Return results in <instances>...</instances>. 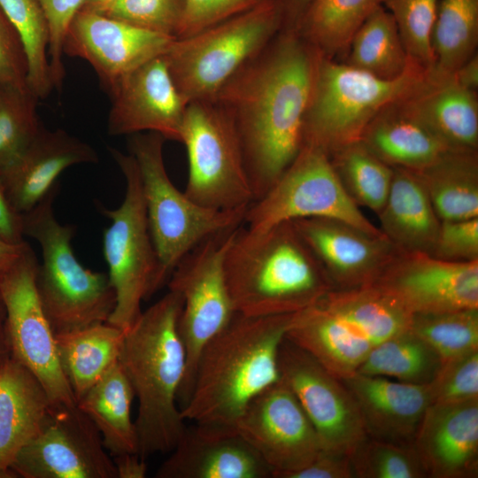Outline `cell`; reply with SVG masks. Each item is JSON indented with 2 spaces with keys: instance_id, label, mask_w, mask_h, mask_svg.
<instances>
[{
  "instance_id": "21",
  "label": "cell",
  "mask_w": 478,
  "mask_h": 478,
  "mask_svg": "<svg viewBox=\"0 0 478 478\" xmlns=\"http://www.w3.org/2000/svg\"><path fill=\"white\" fill-rule=\"evenodd\" d=\"M326 274L332 289L370 285L400 251L385 236L342 220H291Z\"/></svg>"
},
{
  "instance_id": "17",
  "label": "cell",
  "mask_w": 478,
  "mask_h": 478,
  "mask_svg": "<svg viewBox=\"0 0 478 478\" xmlns=\"http://www.w3.org/2000/svg\"><path fill=\"white\" fill-rule=\"evenodd\" d=\"M235 427L270 467L272 478H286L322 449L313 425L281 379L251 399Z\"/></svg>"
},
{
  "instance_id": "19",
  "label": "cell",
  "mask_w": 478,
  "mask_h": 478,
  "mask_svg": "<svg viewBox=\"0 0 478 478\" xmlns=\"http://www.w3.org/2000/svg\"><path fill=\"white\" fill-rule=\"evenodd\" d=\"M175 37L81 8L64 41V54L87 61L108 91L139 66L163 55Z\"/></svg>"
},
{
  "instance_id": "55",
  "label": "cell",
  "mask_w": 478,
  "mask_h": 478,
  "mask_svg": "<svg viewBox=\"0 0 478 478\" xmlns=\"http://www.w3.org/2000/svg\"><path fill=\"white\" fill-rule=\"evenodd\" d=\"M11 358V350L6 328V312L0 296V366Z\"/></svg>"
},
{
  "instance_id": "1",
  "label": "cell",
  "mask_w": 478,
  "mask_h": 478,
  "mask_svg": "<svg viewBox=\"0 0 478 478\" xmlns=\"http://www.w3.org/2000/svg\"><path fill=\"white\" fill-rule=\"evenodd\" d=\"M319 52L294 30H281L220 89L214 100L230 114L253 202L296 158Z\"/></svg>"
},
{
  "instance_id": "40",
  "label": "cell",
  "mask_w": 478,
  "mask_h": 478,
  "mask_svg": "<svg viewBox=\"0 0 478 478\" xmlns=\"http://www.w3.org/2000/svg\"><path fill=\"white\" fill-rule=\"evenodd\" d=\"M38 98L30 89L3 88L0 101V173L14 164L42 126L36 113Z\"/></svg>"
},
{
  "instance_id": "38",
  "label": "cell",
  "mask_w": 478,
  "mask_h": 478,
  "mask_svg": "<svg viewBox=\"0 0 478 478\" xmlns=\"http://www.w3.org/2000/svg\"><path fill=\"white\" fill-rule=\"evenodd\" d=\"M0 8L18 33L27 60V83L38 99L53 85L48 58L49 29L37 0H0Z\"/></svg>"
},
{
  "instance_id": "43",
  "label": "cell",
  "mask_w": 478,
  "mask_h": 478,
  "mask_svg": "<svg viewBox=\"0 0 478 478\" xmlns=\"http://www.w3.org/2000/svg\"><path fill=\"white\" fill-rule=\"evenodd\" d=\"M90 11L176 38L184 12V0H112Z\"/></svg>"
},
{
  "instance_id": "7",
  "label": "cell",
  "mask_w": 478,
  "mask_h": 478,
  "mask_svg": "<svg viewBox=\"0 0 478 478\" xmlns=\"http://www.w3.org/2000/svg\"><path fill=\"white\" fill-rule=\"evenodd\" d=\"M428 73L413 66L401 77L385 80L320 55L304 120L303 144L329 156L359 141L380 112L416 92Z\"/></svg>"
},
{
  "instance_id": "2",
  "label": "cell",
  "mask_w": 478,
  "mask_h": 478,
  "mask_svg": "<svg viewBox=\"0 0 478 478\" xmlns=\"http://www.w3.org/2000/svg\"><path fill=\"white\" fill-rule=\"evenodd\" d=\"M292 314L236 313L210 339L198 356L189 395L180 406L183 420L235 426L251 399L280 381L279 350Z\"/></svg>"
},
{
  "instance_id": "27",
  "label": "cell",
  "mask_w": 478,
  "mask_h": 478,
  "mask_svg": "<svg viewBox=\"0 0 478 478\" xmlns=\"http://www.w3.org/2000/svg\"><path fill=\"white\" fill-rule=\"evenodd\" d=\"M404 107L451 149L478 150V98L452 75L428 73L424 84L401 101Z\"/></svg>"
},
{
  "instance_id": "50",
  "label": "cell",
  "mask_w": 478,
  "mask_h": 478,
  "mask_svg": "<svg viewBox=\"0 0 478 478\" xmlns=\"http://www.w3.org/2000/svg\"><path fill=\"white\" fill-rule=\"evenodd\" d=\"M0 239L19 244L24 240L22 214L11 204L0 173Z\"/></svg>"
},
{
  "instance_id": "45",
  "label": "cell",
  "mask_w": 478,
  "mask_h": 478,
  "mask_svg": "<svg viewBox=\"0 0 478 478\" xmlns=\"http://www.w3.org/2000/svg\"><path fill=\"white\" fill-rule=\"evenodd\" d=\"M49 29L48 58L53 89H60L66 75L64 41L69 26L86 0H37Z\"/></svg>"
},
{
  "instance_id": "28",
  "label": "cell",
  "mask_w": 478,
  "mask_h": 478,
  "mask_svg": "<svg viewBox=\"0 0 478 478\" xmlns=\"http://www.w3.org/2000/svg\"><path fill=\"white\" fill-rule=\"evenodd\" d=\"M377 215L379 229L400 251L432 254L441 220L413 171L393 167L390 189Z\"/></svg>"
},
{
  "instance_id": "56",
  "label": "cell",
  "mask_w": 478,
  "mask_h": 478,
  "mask_svg": "<svg viewBox=\"0 0 478 478\" xmlns=\"http://www.w3.org/2000/svg\"><path fill=\"white\" fill-rule=\"evenodd\" d=\"M112 0H86L81 8L88 10H94L98 8Z\"/></svg>"
},
{
  "instance_id": "46",
  "label": "cell",
  "mask_w": 478,
  "mask_h": 478,
  "mask_svg": "<svg viewBox=\"0 0 478 478\" xmlns=\"http://www.w3.org/2000/svg\"><path fill=\"white\" fill-rule=\"evenodd\" d=\"M267 1L269 0H184V12L176 38L192 35Z\"/></svg>"
},
{
  "instance_id": "47",
  "label": "cell",
  "mask_w": 478,
  "mask_h": 478,
  "mask_svg": "<svg viewBox=\"0 0 478 478\" xmlns=\"http://www.w3.org/2000/svg\"><path fill=\"white\" fill-rule=\"evenodd\" d=\"M431 255L455 262L478 260V217L441 221Z\"/></svg>"
},
{
  "instance_id": "8",
  "label": "cell",
  "mask_w": 478,
  "mask_h": 478,
  "mask_svg": "<svg viewBox=\"0 0 478 478\" xmlns=\"http://www.w3.org/2000/svg\"><path fill=\"white\" fill-rule=\"evenodd\" d=\"M281 27L280 0H269L192 35L175 38L163 58L184 103L214 100Z\"/></svg>"
},
{
  "instance_id": "54",
  "label": "cell",
  "mask_w": 478,
  "mask_h": 478,
  "mask_svg": "<svg viewBox=\"0 0 478 478\" xmlns=\"http://www.w3.org/2000/svg\"><path fill=\"white\" fill-rule=\"evenodd\" d=\"M27 242L19 244L9 243L0 239V278L16 262L24 251Z\"/></svg>"
},
{
  "instance_id": "29",
  "label": "cell",
  "mask_w": 478,
  "mask_h": 478,
  "mask_svg": "<svg viewBox=\"0 0 478 478\" xmlns=\"http://www.w3.org/2000/svg\"><path fill=\"white\" fill-rule=\"evenodd\" d=\"M401 101L380 112L359 141L391 167L420 170L451 148L408 112Z\"/></svg>"
},
{
  "instance_id": "4",
  "label": "cell",
  "mask_w": 478,
  "mask_h": 478,
  "mask_svg": "<svg viewBox=\"0 0 478 478\" xmlns=\"http://www.w3.org/2000/svg\"><path fill=\"white\" fill-rule=\"evenodd\" d=\"M225 275L236 313H295L332 287L292 221L263 230L242 224L228 245Z\"/></svg>"
},
{
  "instance_id": "57",
  "label": "cell",
  "mask_w": 478,
  "mask_h": 478,
  "mask_svg": "<svg viewBox=\"0 0 478 478\" xmlns=\"http://www.w3.org/2000/svg\"><path fill=\"white\" fill-rule=\"evenodd\" d=\"M1 96H2V87L0 86V101H1Z\"/></svg>"
},
{
  "instance_id": "48",
  "label": "cell",
  "mask_w": 478,
  "mask_h": 478,
  "mask_svg": "<svg viewBox=\"0 0 478 478\" xmlns=\"http://www.w3.org/2000/svg\"><path fill=\"white\" fill-rule=\"evenodd\" d=\"M0 86L29 89L27 60L21 40L0 8Z\"/></svg>"
},
{
  "instance_id": "37",
  "label": "cell",
  "mask_w": 478,
  "mask_h": 478,
  "mask_svg": "<svg viewBox=\"0 0 478 478\" xmlns=\"http://www.w3.org/2000/svg\"><path fill=\"white\" fill-rule=\"evenodd\" d=\"M328 157L350 198L359 208L366 207L378 213L390 189L393 167L360 141L343 145Z\"/></svg>"
},
{
  "instance_id": "33",
  "label": "cell",
  "mask_w": 478,
  "mask_h": 478,
  "mask_svg": "<svg viewBox=\"0 0 478 478\" xmlns=\"http://www.w3.org/2000/svg\"><path fill=\"white\" fill-rule=\"evenodd\" d=\"M382 1L312 0L295 31L320 55L335 59Z\"/></svg>"
},
{
  "instance_id": "20",
  "label": "cell",
  "mask_w": 478,
  "mask_h": 478,
  "mask_svg": "<svg viewBox=\"0 0 478 478\" xmlns=\"http://www.w3.org/2000/svg\"><path fill=\"white\" fill-rule=\"evenodd\" d=\"M112 104L107 130L111 135L152 132L181 142L187 104L181 97L163 55L139 66L108 91Z\"/></svg>"
},
{
  "instance_id": "52",
  "label": "cell",
  "mask_w": 478,
  "mask_h": 478,
  "mask_svg": "<svg viewBox=\"0 0 478 478\" xmlns=\"http://www.w3.org/2000/svg\"><path fill=\"white\" fill-rule=\"evenodd\" d=\"M312 0H280L283 30H296Z\"/></svg>"
},
{
  "instance_id": "10",
  "label": "cell",
  "mask_w": 478,
  "mask_h": 478,
  "mask_svg": "<svg viewBox=\"0 0 478 478\" xmlns=\"http://www.w3.org/2000/svg\"><path fill=\"white\" fill-rule=\"evenodd\" d=\"M166 139L157 133L128 138V153L137 165L151 237L166 280L178 262L199 243L243 224L247 208L217 210L203 206L179 190L165 166Z\"/></svg>"
},
{
  "instance_id": "14",
  "label": "cell",
  "mask_w": 478,
  "mask_h": 478,
  "mask_svg": "<svg viewBox=\"0 0 478 478\" xmlns=\"http://www.w3.org/2000/svg\"><path fill=\"white\" fill-rule=\"evenodd\" d=\"M38 263L27 243L16 262L0 278L11 358L39 380L51 405H74L76 399L58 360L55 333L37 294Z\"/></svg>"
},
{
  "instance_id": "30",
  "label": "cell",
  "mask_w": 478,
  "mask_h": 478,
  "mask_svg": "<svg viewBox=\"0 0 478 478\" xmlns=\"http://www.w3.org/2000/svg\"><path fill=\"white\" fill-rule=\"evenodd\" d=\"M135 397L132 385L118 361L77 401V406L99 430L112 457L137 453L136 430L131 418Z\"/></svg>"
},
{
  "instance_id": "36",
  "label": "cell",
  "mask_w": 478,
  "mask_h": 478,
  "mask_svg": "<svg viewBox=\"0 0 478 478\" xmlns=\"http://www.w3.org/2000/svg\"><path fill=\"white\" fill-rule=\"evenodd\" d=\"M442 365L436 351L409 327L375 347L356 373L391 377L412 384H429Z\"/></svg>"
},
{
  "instance_id": "44",
  "label": "cell",
  "mask_w": 478,
  "mask_h": 478,
  "mask_svg": "<svg viewBox=\"0 0 478 478\" xmlns=\"http://www.w3.org/2000/svg\"><path fill=\"white\" fill-rule=\"evenodd\" d=\"M428 385L432 405L478 400V350L443 363Z\"/></svg>"
},
{
  "instance_id": "42",
  "label": "cell",
  "mask_w": 478,
  "mask_h": 478,
  "mask_svg": "<svg viewBox=\"0 0 478 478\" xmlns=\"http://www.w3.org/2000/svg\"><path fill=\"white\" fill-rule=\"evenodd\" d=\"M439 0H383L409 58L430 72L434 66L432 31Z\"/></svg>"
},
{
  "instance_id": "13",
  "label": "cell",
  "mask_w": 478,
  "mask_h": 478,
  "mask_svg": "<svg viewBox=\"0 0 478 478\" xmlns=\"http://www.w3.org/2000/svg\"><path fill=\"white\" fill-rule=\"evenodd\" d=\"M311 217L342 220L370 234L384 236L347 195L328 155L317 147L303 144L274 186L249 205L243 225L263 230L281 222Z\"/></svg>"
},
{
  "instance_id": "25",
  "label": "cell",
  "mask_w": 478,
  "mask_h": 478,
  "mask_svg": "<svg viewBox=\"0 0 478 478\" xmlns=\"http://www.w3.org/2000/svg\"><path fill=\"white\" fill-rule=\"evenodd\" d=\"M97 161L96 151L86 142L64 129L42 127L20 158L0 173L11 204L23 214L46 196L64 170Z\"/></svg>"
},
{
  "instance_id": "18",
  "label": "cell",
  "mask_w": 478,
  "mask_h": 478,
  "mask_svg": "<svg viewBox=\"0 0 478 478\" xmlns=\"http://www.w3.org/2000/svg\"><path fill=\"white\" fill-rule=\"evenodd\" d=\"M372 284L412 315L478 308V260L399 251Z\"/></svg>"
},
{
  "instance_id": "31",
  "label": "cell",
  "mask_w": 478,
  "mask_h": 478,
  "mask_svg": "<svg viewBox=\"0 0 478 478\" xmlns=\"http://www.w3.org/2000/svg\"><path fill=\"white\" fill-rule=\"evenodd\" d=\"M413 172L441 221L478 217L477 150L451 149Z\"/></svg>"
},
{
  "instance_id": "35",
  "label": "cell",
  "mask_w": 478,
  "mask_h": 478,
  "mask_svg": "<svg viewBox=\"0 0 478 478\" xmlns=\"http://www.w3.org/2000/svg\"><path fill=\"white\" fill-rule=\"evenodd\" d=\"M436 77L451 75L476 53L478 45V0H439L432 31Z\"/></svg>"
},
{
  "instance_id": "53",
  "label": "cell",
  "mask_w": 478,
  "mask_h": 478,
  "mask_svg": "<svg viewBox=\"0 0 478 478\" xmlns=\"http://www.w3.org/2000/svg\"><path fill=\"white\" fill-rule=\"evenodd\" d=\"M451 75L458 84L465 89L476 92L478 89L477 52L463 63Z\"/></svg>"
},
{
  "instance_id": "12",
  "label": "cell",
  "mask_w": 478,
  "mask_h": 478,
  "mask_svg": "<svg viewBox=\"0 0 478 478\" xmlns=\"http://www.w3.org/2000/svg\"><path fill=\"white\" fill-rule=\"evenodd\" d=\"M238 227L212 235L190 250L178 262L166 284L169 290L181 297L182 303L178 328L186 350L187 368L178 394L179 407L189 395L202 349L236 314L227 285L224 262Z\"/></svg>"
},
{
  "instance_id": "23",
  "label": "cell",
  "mask_w": 478,
  "mask_h": 478,
  "mask_svg": "<svg viewBox=\"0 0 478 478\" xmlns=\"http://www.w3.org/2000/svg\"><path fill=\"white\" fill-rule=\"evenodd\" d=\"M412 445L428 478H476L478 400L431 405Z\"/></svg>"
},
{
  "instance_id": "49",
  "label": "cell",
  "mask_w": 478,
  "mask_h": 478,
  "mask_svg": "<svg viewBox=\"0 0 478 478\" xmlns=\"http://www.w3.org/2000/svg\"><path fill=\"white\" fill-rule=\"evenodd\" d=\"M351 457L347 453L321 449L305 466L286 478H353Z\"/></svg>"
},
{
  "instance_id": "39",
  "label": "cell",
  "mask_w": 478,
  "mask_h": 478,
  "mask_svg": "<svg viewBox=\"0 0 478 478\" xmlns=\"http://www.w3.org/2000/svg\"><path fill=\"white\" fill-rule=\"evenodd\" d=\"M410 329L436 351L443 364L478 350V308L412 314Z\"/></svg>"
},
{
  "instance_id": "15",
  "label": "cell",
  "mask_w": 478,
  "mask_h": 478,
  "mask_svg": "<svg viewBox=\"0 0 478 478\" xmlns=\"http://www.w3.org/2000/svg\"><path fill=\"white\" fill-rule=\"evenodd\" d=\"M107 452L99 430L77 405H51L11 468L23 478H117Z\"/></svg>"
},
{
  "instance_id": "3",
  "label": "cell",
  "mask_w": 478,
  "mask_h": 478,
  "mask_svg": "<svg viewBox=\"0 0 478 478\" xmlns=\"http://www.w3.org/2000/svg\"><path fill=\"white\" fill-rule=\"evenodd\" d=\"M181 305L168 289L125 331L119 361L138 400L135 426L143 459L169 453L186 428L177 400L187 368L178 328Z\"/></svg>"
},
{
  "instance_id": "32",
  "label": "cell",
  "mask_w": 478,
  "mask_h": 478,
  "mask_svg": "<svg viewBox=\"0 0 478 478\" xmlns=\"http://www.w3.org/2000/svg\"><path fill=\"white\" fill-rule=\"evenodd\" d=\"M125 331L108 322L57 334L62 371L77 401L119 361Z\"/></svg>"
},
{
  "instance_id": "34",
  "label": "cell",
  "mask_w": 478,
  "mask_h": 478,
  "mask_svg": "<svg viewBox=\"0 0 478 478\" xmlns=\"http://www.w3.org/2000/svg\"><path fill=\"white\" fill-rule=\"evenodd\" d=\"M348 50L346 64L381 79L399 78L417 66L406 53L392 15L382 5L359 27Z\"/></svg>"
},
{
  "instance_id": "9",
  "label": "cell",
  "mask_w": 478,
  "mask_h": 478,
  "mask_svg": "<svg viewBox=\"0 0 478 478\" xmlns=\"http://www.w3.org/2000/svg\"><path fill=\"white\" fill-rule=\"evenodd\" d=\"M109 152L125 178L126 190L115 209L96 204L111 221L103 250L116 304L107 322L126 331L141 314L142 302L166 285V280L151 237L136 162L130 153L114 148Z\"/></svg>"
},
{
  "instance_id": "41",
  "label": "cell",
  "mask_w": 478,
  "mask_h": 478,
  "mask_svg": "<svg viewBox=\"0 0 478 478\" xmlns=\"http://www.w3.org/2000/svg\"><path fill=\"white\" fill-rule=\"evenodd\" d=\"M350 457L354 478H428L413 445L366 436Z\"/></svg>"
},
{
  "instance_id": "6",
  "label": "cell",
  "mask_w": 478,
  "mask_h": 478,
  "mask_svg": "<svg viewBox=\"0 0 478 478\" xmlns=\"http://www.w3.org/2000/svg\"><path fill=\"white\" fill-rule=\"evenodd\" d=\"M57 182L30 211L22 214L24 236L42 250L35 285L44 313L55 333L75 331L107 322L116 304L108 274L83 266L72 248L73 225L55 216Z\"/></svg>"
},
{
  "instance_id": "51",
  "label": "cell",
  "mask_w": 478,
  "mask_h": 478,
  "mask_svg": "<svg viewBox=\"0 0 478 478\" xmlns=\"http://www.w3.org/2000/svg\"><path fill=\"white\" fill-rule=\"evenodd\" d=\"M117 478H144L148 466L145 459L137 453H126L112 457Z\"/></svg>"
},
{
  "instance_id": "16",
  "label": "cell",
  "mask_w": 478,
  "mask_h": 478,
  "mask_svg": "<svg viewBox=\"0 0 478 478\" xmlns=\"http://www.w3.org/2000/svg\"><path fill=\"white\" fill-rule=\"evenodd\" d=\"M278 366L281 380L297 398L322 449L351 455L366 435L358 405L341 379L286 336Z\"/></svg>"
},
{
  "instance_id": "5",
  "label": "cell",
  "mask_w": 478,
  "mask_h": 478,
  "mask_svg": "<svg viewBox=\"0 0 478 478\" xmlns=\"http://www.w3.org/2000/svg\"><path fill=\"white\" fill-rule=\"evenodd\" d=\"M412 314L376 286L330 289L292 314L286 338L339 379L357 372L386 339L409 328Z\"/></svg>"
},
{
  "instance_id": "22",
  "label": "cell",
  "mask_w": 478,
  "mask_h": 478,
  "mask_svg": "<svg viewBox=\"0 0 478 478\" xmlns=\"http://www.w3.org/2000/svg\"><path fill=\"white\" fill-rule=\"evenodd\" d=\"M157 478H272V470L235 426L193 423Z\"/></svg>"
},
{
  "instance_id": "11",
  "label": "cell",
  "mask_w": 478,
  "mask_h": 478,
  "mask_svg": "<svg viewBox=\"0 0 478 478\" xmlns=\"http://www.w3.org/2000/svg\"><path fill=\"white\" fill-rule=\"evenodd\" d=\"M189 172L184 193L217 210L248 207L253 194L230 114L215 100L187 104L181 132Z\"/></svg>"
},
{
  "instance_id": "26",
  "label": "cell",
  "mask_w": 478,
  "mask_h": 478,
  "mask_svg": "<svg viewBox=\"0 0 478 478\" xmlns=\"http://www.w3.org/2000/svg\"><path fill=\"white\" fill-rule=\"evenodd\" d=\"M50 407L44 388L27 367L12 358L0 366V478L16 477L12 464Z\"/></svg>"
},
{
  "instance_id": "24",
  "label": "cell",
  "mask_w": 478,
  "mask_h": 478,
  "mask_svg": "<svg viewBox=\"0 0 478 478\" xmlns=\"http://www.w3.org/2000/svg\"><path fill=\"white\" fill-rule=\"evenodd\" d=\"M341 381L359 410L367 437L411 446L432 405L428 384L354 373Z\"/></svg>"
}]
</instances>
